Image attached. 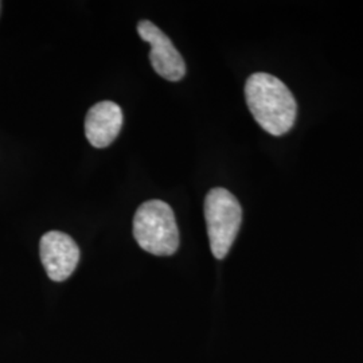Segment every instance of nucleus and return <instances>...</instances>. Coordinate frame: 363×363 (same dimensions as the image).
<instances>
[{
    "label": "nucleus",
    "mask_w": 363,
    "mask_h": 363,
    "mask_svg": "<svg viewBox=\"0 0 363 363\" xmlns=\"http://www.w3.org/2000/svg\"><path fill=\"white\" fill-rule=\"evenodd\" d=\"M245 99L252 116L268 133L281 136L294 127L296 101L279 78L268 73L252 74L245 84Z\"/></svg>",
    "instance_id": "obj_1"
},
{
    "label": "nucleus",
    "mask_w": 363,
    "mask_h": 363,
    "mask_svg": "<svg viewBox=\"0 0 363 363\" xmlns=\"http://www.w3.org/2000/svg\"><path fill=\"white\" fill-rule=\"evenodd\" d=\"M133 237L151 255H174L179 247V230L171 206L159 199L144 202L133 217Z\"/></svg>",
    "instance_id": "obj_2"
},
{
    "label": "nucleus",
    "mask_w": 363,
    "mask_h": 363,
    "mask_svg": "<svg viewBox=\"0 0 363 363\" xmlns=\"http://www.w3.org/2000/svg\"><path fill=\"white\" fill-rule=\"evenodd\" d=\"M205 218L211 252L216 259H225L242 222L241 205L230 191L216 187L206 195Z\"/></svg>",
    "instance_id": "obj_3"
},
{
    "label": "nucleus",
    "mask_w": 363,
    "mask_h": 363,
    "mask_svg": "<svg viewBox=\"0 0 363 363\" xmlns=\"http://www.w3.org/2000/svg\"><path fill=\"white\" fill-rule=\"evenodd\" d=\"M138 33L151 46L150 61L156 73L169 81H179L186 74V64L171 39L150 21H140Z\"/></svg>",
    "instance_id": "obj_4"
},
{
    "label": "nucleus",
    "mask_w": 363,
    "mask_h": 363,
    "mask_svg": "<svg viewBox=\"0 0 363 363\" xmlns=\"http://www.w3.org/2000/svg\"><path fill=\"white\" fill-rule=\"evenodd\" d=\"M40 259L52 281H65L79 261V249L76 241L62 232H49L40 238Z\"/></svg>",
    "instance_id": "obj_5"
},
{
    "label": "nucleus",
    "mask_w": 363,
    "mask_h": 363,
    "mask_svg": "<svg viewBox=\"0 0 363 363\" xmlns=\"http://www.w3.org/2000/svg\"><path fill=\"white\" fill-rule=\"evenodd\" d=\"M123 111L112 101L93 105L85 118V135L96 148H105L113 143L123 127Z\"/></svg>",
    "instance_id": "obj_6"
}]
</instances>
